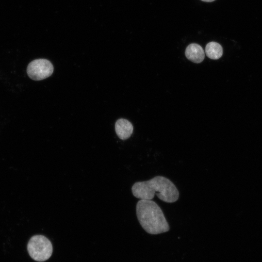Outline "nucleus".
<instances>
[{
	"mask_svg": "<svg viewBox=\"0 0 262 262\" xmlns=\"http://www.w3.org/2000/svg\"><path fill=\"white\" fill-rule=\"evenodd\" d=\"M133 195L140 199L152 200L156 195L161 200L173 203L179 197V192L168 179L157 176L151 179L135 182L132 186Z\"/></svg>",
	"mask_w": 262,
	"mask_h": 262,
	"instance_id": "f257e3e1",
	"label": "nucleus"
},
{
	"mask_svg": "<svg viewBox=\"0 0 262 262\" xmlns=\"http://www.w3.org/2000/svg\"><path fill=\"white\" fill-rule=\"evenodd\" d=\"M136 215L143 229L151 234L169 230V226L159 206L151 200L140 199L136 206Z\"/></svg>",
	"mask_w": 262,
	"mask_h": 262,
	"instance_id": "f03ea898",
	"label": "nucleus"
},
{
	"mask_svg": "<svg viewBox=\"0 0 262 262\" xmlns=\"http://www.w3.org/2000/svg\"><path fill=\"white\" fill-rule=\"evenodd\" d=\"M27 250L30 257L37 262L49 259L52 253V246L45 236L36 235L32 237L27 245Z\"/></svg>",
	"mask_w": 262,
	"mask_h": 262,
	"instance_id": "7ed1b4c3",
	"label": "nucleus"
},
{
	"mask_svg": "<svg viewBox=\"0 0 262 262\" xmlns=\"http://www.w3.org/2000/svg\"><path fill=\"white\" fill-rule=\"evenodd\" d=\"M53 71L52 64L45 59H38L32 61L27 68L29 77L35 81L42 80L49 77Z\"/></svg>",
	"mask_w": 262,
	"mask_h": 262,
	"instance_id": "20e7f679",
	"label": "nucleus"
},
{
	"mask_svg": "<svg viewBox=\"0 0 262 262\" xmlns=\"http://www.w3.org/2000/svg\"><path fill=\"white\" fill-rule=\"evenodd\" d=\"M185 54L188 60L195 63L202 62L205 57V52L202 47L196 43L189 45L185 49Z\"/></svg>",
	"mask_w": 262,
	"mask_h": 262,
	"instance_id": "39448f33",
	"label": "nucleus"
},
{
	"mask_svg": "<svg viewBox=\"0 0 262 262\" xmlns=\"http://www.w3.org/2000/svg\"><path fill=\"white\" fill-rule=\"evenodd\" d=\"M115 130L118 137L122 140L128 139L132 134L133 126L131 123L125 119H119L115 123Z\"/></svg>",
	"mask_w": 262,
	"mask_h": 262,
	"instance_id": "423d86ee",
	"label": "nucleus"
},
{
	"mask_svg": "<svg viewBox=\"0 0 262 262\" xmlns=\"http://www.w3.org/2000/svg\"><path fill=\"white\" fill-rule=\"evenodd\" d=\"M205 53L209 58L217 60L222 56L223 49L219 43L215 42H211L206 46Z\"/></svg>",
	"mask_w": 262,
	"mask_h": 262,
	"instance_id": "0eeeda50",
	"label": "nucleus"
},
{
	"mask_svg": "<svg viewBox=\"0 0 262 262\" xmlns=\"http://www.w3.org/2000/svg\"><path fill=\"white\" fill-rule=\"evenodd\" d=\"M201 0L205 1V2H212L213 1H214L215 0Z\"/></svg>",
	"mask_w": 262,
	"mask_h": 262,
	"instance_id": "6e6552de",
	"label": "nucleus"
}]
</instances>
